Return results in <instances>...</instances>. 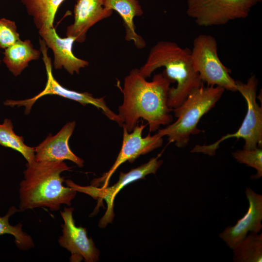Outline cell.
<instances>
[{"label": "cell", "mask_w": 262, "mask_h": 262, "mask_svg": "<svg viewBox=\"0 0 262 262\" xmlns=\"http://www.w3.org/2000/svg\"><path fill=\"white\" fill-rule=\"evenodd\" d=\"M171 83L164 72L155 74L149 82L138 68L132 69L125 77L121 89L123 100L117 115L123 122L122 127L130 132L143 118L147 121L151 133L162 125L170 124L173 109L168 106L167 98Z\"/></svg>", "instance_id": "6da1fadb"}, {"label": "cell", "mask_w": 262, "mask_h": 262, "mask_svg": "<svg viewBox=\"0 0 262 262\" xmlns=\"http://www.w3.org/2000/svg\"><path fill=\"white\" fill-rule=\"evenodd\" d=\"M70 168L64 161L27 163L19 189L20 211L46 207L56 211L62 204L71 206L77 191L64 186L61 176Z\"/></svg>", "instance_id": "7a4b0ae2"}, {"label": "cell", "mask_w": 262, "mask_h": 262, "mask_svg": "<svg viewBox=\"0 0 262 262\" xmlns=\"http://www.w3.org/2000/svg\"><path fill=\"white\" fill-rule=\"evenodd\" d=\"M165 67L164 73L175 87H170L167 105L171 109L179 107L189 94L203 85L192 65L191 50L182 48L170 41H159L150 49L146 62L139 69L147 79L157 68Z\"/></svg>", "instance_id": "3957f363"}, {"label": "cell", "mask_w": 262, "mask_h": 262, "mask_svg": "<svg viewBox=\"0 0 262 262\" xmlns=\"http://www.w3.org/2000/svg\"><path fill=\"white\" fill-rule=\"evenodd\" d=\"M225 90L220 86L203 85L195 89L181 105L173 109L177 120L159 129L157 133L162 137L167 136L169 143H174L177 147H185L191 135L202 131L197 128L198 123L214 106Z\"/></svg>", "instance_id": "277c9868"}, {"label": "cell", "mask_w": 262, "mask_h": 262, "mask_svg": "<svg viewBox=\"0 0 262 262\" xmlns=\"http://www.w3.org/2000/svg\"><path fill=\"white\" fill-rule=\"evenodd\" d=\"M258 81L254 75L247 80L246 83L236 81L237 91L246 100L247 112L238 131L232 134L223 136L216 142L209 145H196L191 152L203 153L210 156L215 154L219 144L223 141L231 138H243L245 141L243 149H254L262 147V108L256 101V93Z\"/></svg>", "instance_id": "5b68a950"}, {"label": "cell", "mask_w": 262, "mask_h": 262, "mask_svg": "<svg viewBox=\"0 0 262 262\" xmlns=\"http://www.w3.org/2000/svg\"><path fill=\"white\" fill-rule=\"evenodd\" d=\"M191 58L194 68L207 86L237 91L236 81L230 76V69L219 58L217 43L213 36L201 34L196 36L193 41Z\"/></svg>", "instance_id": "8992f818"}, {"label": "cell", "mask_w": 262, "mask_h": 262, "mask_svg": "<svg viewBox=\"0 0 262 262\" xmlns=\"http://www.w3.org/2000/svg\"><path fill=\"white\" fill-rule=\"evenodd\" d=\"M259 0H187L186 14L201 27L246 18Z\"/></svg>", "instance_id": "52a82bcc"}, {"label": "cell", "mask_w": 262, "mask_h": 262, "mask_svg": "<svg viewBox=\"0 0 262 262\" xmlns=\"http://www.w3.org/2000/svg\"><path fill=\"white\" fill-rule=\"evenodd\" d=\"M41 52L43 55L47 75V82L44 90L31 98L24 100H6L4 104L6 106L18 107L24 106L25 107V114H28L30 112L32 106L35 102L42 97L48 95H55L80 103L83 106L91 104L100 109L103 113L110 120L116 122L122 127L123 122L117 114L113 112L106 105L104 97L97 98L88 92H78L71 90L62 86L54 78L52 73V65L50 59L48 55V49L43 39H39Z\"/></svg>", "instance_id": "ba28073f"}, {"label": "cell", "mask_w": 262, "mask_h": 262, "mask_svg": "<svg viewBox=\"0 0 262 262\" xmlns=\"http://www.w3.org/2000/svg\"><path fill=\"white\" fill-rule=\"evenodd\" d=\"M159 156L151 158L149 161L136 168L131 169L127 173L121 172L119 180L112 186L98 188L91 185L82 186L75 184L70 180H66V183L76 190L86 194L96 199L104 200L107 204V210L103 216L100 219L99 226L104 228L112 222L115 214L114 213V202L117 194L125 186L137 180L144 178L150 174H155L163 164V161L158 159Z\"/></svg>", "instance_id": "9c48e42d"}, {"label": "cell", "mask_w": 262, "mask_h": 262, "mask_svg": "<svg viewBox=\"0 0 262 262\" xmlns=\"http://www.w3.org/2000/svg\"><path fill=\"white\" fill-rule=\"evenodd\" d=\"M147 125V124H137L131 132L122 127V146L115 161L107 172L92 181V185L97 186L102 183V187L108 186L111 177L121 164L126 161L132 163L140 156L148 153L162 146L163 137L157 133L151 135L149 132L146 137H142L143 131Z\"/></svg>", "instance_id": "30bf717a"}, {"label": "cell", "mask_w": 262, "mask_h": 262, "mask_svg": "<svg viewBox=\"0 0 262 262\" xmlns=\"http://www.w3.org/2000/svg\"><path fill=\"white\" fill-rule=\"evenodd\" d=\"M73 208L65 207L61 212L64 221L63 234L58 240L60 246L71 253V262H96L99 260V251L91 238H88L85 228L75 225L73 217Z\"/></svg>", "instance_id": "8fae6325"}, {"label": "cell", "mask_w": 262, "mask_h": 262, "mask_svg": "<svg viewBox=\"0 0 262 262\" xmlns=\"http://www.w3.org/2000/svg\"><path fill=\"white\" fill-rule=\"evenodd\" d=\"M245 194L249 207L244 216L233 226H228L219 236L231 249L243 239L248 231L258 233L262 228V195L250 187H246Z\"/></svg>", "instance_id": "7c38bea8"}, {"label": "cell", "mask_w": 262, "mask_h": 262, "mask_svg": "<svg viewBox=\"0 0 262 262\" xmlns=\"http://www.w3.org/2000/svg\"><path fill=\"white\" fill-rule=\"evenodd\" d=\"M76 126L75 121L67 123L55 135L49 134L38 146L34 147L37 162H61L69 160L79 167L84 165V161L70 149L68 141Z\"/></svg>", "instance_id": "4fadbf2b"}, {"label": "cell", "mask_w": 262, "mask_h": 262, "mask_svg": "<svg viewBox=\"0 0 262 262\" xmlns=\"http://www.w3.org/2000/svg\"><path fill=\"white\" fill-rule=\"evenodd\" d=\"M104 0H77L74 8L73 23L66 29V36L75 42L85 41L89 29L101 20L110 17L113 11L104 6Z\"/></svg>", "instance_id": "5bb4252c"}, {"label": "cell", "mask_w": 262, "mask_h": 262, "mask_svg": "<svg viewBox=\"0 0 262 262\" xmlns=\"http://www.w3.org/2000/svg\"><path fill=\"white\" fill-rule=\"evenodd\" d=\"M47 46L54 54L53 66L56 69L64 68L69 74H79L81 69L89 65V62L75 56L72 51L75 39L72 37H60L54 27L38 30Z\"/></svg>", "instance_id": "9a60e30c"}, {"label": "cell", "mask_w": 262, "mask_h": 262, "mask_svg": "<svg viewBox=\"0 0 262 262\" xmlns=\"http://www.w3.org/2000/svg\"><path fill=\"white\" fill-rule=\"evenodd\" d=\"M104 6L117 12L121 17L125 28V40L133 42L138 49L146 47V42L135 31L133 18L143 15V11L138 0H104Z\"/></svg>", "instance_id": "2e32d148"}, {"label": "cell", "mask_w": 262, "mask_h": 262, "mask_svg": "<svg viewBox=\"0 0 262 262\" xmlns=\"http://www.w3.org/2000/svg\"><path fill=\"white\" fill-rule=\"evenodd\" d=\"M3 62L9 70L16 77L20 75L29 63L38 60L40 51L34 48L29 39L21 40L4 49Z\"/></svg>", "instance_id": "e0dca14e"}, {"label": "cell", "mask_w": 262, "mask_h": 262, "mask_svg": "<svg viewBox=\"0 0 262 262\" xmlns=\"http://www.w3.org/2000/svg\"><path fill=\"white\" fill-rule=\"evenodd\" d=\"M39 30L53 27L57 11L65 0H21Z\"/></svg>", "instance_id": "ac0fdd59"}, {"label": "cell", "mask_w": 262, "mask_h": 262, "mask_svg": "<svg viewBox=\"0 0 262 262\" xmlns=\"http://www.w3.org/2000/svg\"><path fill=\"white\" fill-rule=\"evenodd\" d=\"M232 250L234 262H262V233L250 231Z\"/></svg>", "instance_id": "d6986e66"}, {"label": "cell", "mask_w": 262, "mask_h": 262, "mask_svg": "<svg viewBox=\"0 0 262 262\" xmlns=\"http://www.w3.org/2000/svg\"><path fill=\"white\" fill-rule=\"evenodd\" d=\"M13 128L12 122L9 119H5L3 123L0 124V145L18 151L27 163H32L35 158L34 147L25 145L23 137L16 134Z\"/></svg>", "instance_id": "ffe728a7"}, {"label": "cell", "mask_w": 262, "mask_h": 262, "mask_svg": "<svg viewBox=\"0 0 262 262\" xmlns=\"http://www.w3.org/2000/svg\"><path fill=\"white\" fill-rule=\"evenodd\" d=\"M18 211H20L19 209L13 206L10 207L4 216L0 217V236L5 234L13 235L17 247L22 250H27L34 246L32 238L23 231L21 223L13 226L9 222L10 216Z\"/></svg>", "instance_id": "44dd1931"}, {"label": "cell", "mask_w": 262, "mask_h": 262, "mask_svg": "<svg viewBox=\"0 0 262 262\" xmlns=\"http://www.w3.org/2000/svg\"><path fill=\"white\" fill-rule=\"evenodd\" d=\"M232 155L240 164L255 168L257 173L251 176L252 180H256L262 176V147L251 150H237Z\"/></svg>", "instance_id": "7402d4cb"}, {"label": "cell", "mask_w": 262, "mask_h": 262, "mask_svg": "<svg viewBox=\"0 0 262 262\" xmlns=\"http://www.w3.org/2000/svg\"><path fill=\"white\" fill-rule=\"evenodd\" d=\"M20 39L15 22L0 18V49H5Z\"/></svg>", "instance_id": "603a6c76"}, {"label": "cell", "mask_w": 262, "mask_h": 262, "mask_svg": "<svg viewBox=\"0 0 262 262\" xmlns=\"http://www.w3.org/2000/svg\"><path fill=\"white\" fill-rule=\"evenodd\" d=\"M0 62H1V61H0Z\"/></svg>", "instance_id": "cb8c5ba5"}]
</instances>
